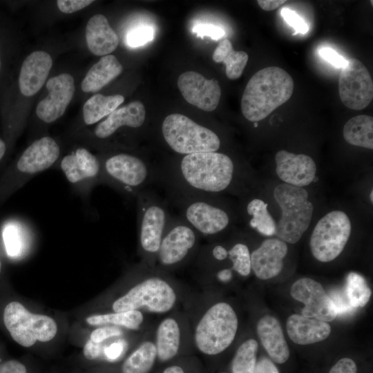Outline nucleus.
<instances>
[{
  "mask_svg": "<svg viewBox=\"0 0 373 373\" xmlns=\"http://www.w3.org/2000/svg\"><path fill=\"white\" fill-rule=\"evenodd\" d=\"M238 169L228 155L203 152L180 155L160 169L169 193L217 195L233 186Z\"/></svg>",
  "mask_w": 373,
  "mask_h": 373,
  "instance_id": "1",
  "label": "nucleus"
},
{
  "mask_svg": "<svg viewBox=\"0 0 373 373\" xmlns=\"http://www.w3.org/2000/svg\"><path fill=\"white\" fill-rule=\"evenodd\" d=\"M294 81L284 69L270 66L249 79L241 99V111L249 122L266 118L292 95Z\"/></svg>",
  "mask_w": 373,
  "mask_h": 373,
  "instance_id": "2",
  "label": "nucleus"
},
{
  "mask_svg": "<svg viewBox=\"0 0 373 373\" xmlns=\"http://www.w3.org/2000/svg\"><path fill=\"white\" fill-rule=\"evenodd\" d=\"M98 157L102 183L128 198H136L158 176L157 169L132 153L117 152Z\"/></svg>",
  "mask_w": 373,
  "mask_h": 373,
  "instance_id": "3",
  "label": "nucleus"
},
{
  "mask_svg": "<svg viewBox=\"0 0 373 373\" xmlns=\"http://www.w3.org/2000/svg\"><path fill=\"white\" fill-rule=\"evenodd\" d=\"M169 197L179 210L180 216L199 235L213 237L231 225V214L216 195L170 193Z\"/></svg>",
  "mask_w": 373,
  "mask_h": 373,
  "instance_id": "4",
  "label": "nucleus"
},
{
  "mask_svg": "<svg viewBox=\"0 0 373 373\" xmlns=\"http://www.w3.org/2000/svg\"><path fill=\"white\" fill-rule=\"evenodd\" d=\"M160 131L166 144L180 155L218 151L221 146L215 131L180 113L167 115Z\"/></svg>",
  "mask_w": 373,
  "mask_h": 373,
  "instance_id": "5",
  "label": "nucleus"
},
{
  "mask_svg": "<svg viewBox=\"0 0 373 373\" xmlns=\"http://www.w3.org/2000/svg\"><path fill=\"white\" fill-rule=\"evenodd\" d=\"M274 198L281 209V217L276 223V236L289 244L298 242L308 229L314 212L308 191L285 183L277 185Z\"/></svg>",
  "mask_w": 373,
  "mask_h": 373,
  "instance_id": "6",
  "label": "nucleus"
},
{
  "mask_svg": "<svg viewBox=\"0 0 373 373\" xmlns=\"http://www.w3.org/2000/svg\"><path fill=\"white\" fill-rule=\"evenodd\" d=\"M238 318L230 305L218 303L202 316L194 334L197 348L203 354L216 355L233 342L238 329Z\"/></svg>",
  "mask_w": 373,
  "mask_h": 373,
  "instance_id": "7",
  "label": "nucleus"
},
{
  "mask_svg": "<svg viewBox=\"0 0 373 373\" xmlns=\"http://www.w3.org/2000/svg\"><path fill=\"white\" fill-rule=\"evenodd\" d=\"M140 248L147 258H157L160 245L171 216L166 203L155 192L142 191L136 198Z\"/></svg>",
  "mask_w": 373,
  "mask_h": 373,
  "instance_id": "8",
  "label": "nucleus"
},
{
  "mask_svg": "<svg viewBox=\"0 0 373 373\" xmlns=\"http://www.w3.org/2000/svg\"><path fill=\"white\" fill-rule=\"evenodd\" d=\"M3 323L12 338L23 347L52 340L57 332L50 317L30 312L21 303L11 302L3 311Z\"/></svg>",
  "mask_w": 373,
  "mask_h": 373,
  "instance_id": "9",
  "label": "nucleus"
},
{
  "mask_svg": "<svg viewBox=\"0 0 373 373\" xmlns=\"http://www.w3.org/2000/svg\"><path fill=\"white\" fill-rule=\"evenodd\" d=\"M352 232V223L347 213L334 210L322 217L311 235L309 246L313 256L328 262L343 251Z\"/></svg>",
  "mask_w": 373,
  "mask_h": 373,
  "instance_id": "10",
  "label": "nucleus"
},
{
  "mask_svg": "<svg viewBox=\"0 0 373 373\" xmlns=\"http://www.w3.org/2000/svg\"><path fill=\"white\" fill-rule=\"evenodd\" d=\"M176 301L172 287L158 276H151L139 283L113 304L114 312L145 309L154 313L171 310Z\"/></svg>",
  "mask_w": 373,
  "mask_h": 373,
  "instance_id": "11",
  "label": "nucleus"
},
{
  "mask_svg": "<svg viewBox=\"0 0 373 373\" xmlns=\"http://www.w3.org/2000/svg\"><path fill=\"white\" fill-rule=\"evenodd\" d=\"M60 146L51 137L35 140L21 154L12 169L9 187L18 188L37 174L56 163L60 157Z\"/></svg>",
  "mask_w": 373,
  "mask_h": 373,
  "instance_id": "12",
  "label": "nucleus"
},
{
  "mask_svg": "<svg viewBox=\"0 0 373 373\" xmlns=\"http://www.w3.org/2000/svg\"><path fill=\"white\" fill-rule=\"evenodd\" d=\"M57 164L70 186L85 199L96 185L102 184L99 157L84 147L64 155Z\"/></svg>",
  "mask_w": 373,
  "mask_h": 373,
  "instance_id": "13",
  "label": "nucleus"
},
{
  "mask_svg": "<svg viewBox=\"0 0 373 373\" xmlns=\"http://www.w3.org/2000/svg\"><path fill=\"white\" fill-rule=\"evenodd\" d=\"M199 236L182 217L171 216L157 254L160 264L173 267L182 262L195 249Z\"/></svg>",
  "mask_w": 373,
  "mask_h": 373,
  "instance_id": "14",
  "label": "nucleus"
},
{
  "mask_svg": "<svg viewBox=\"0 0 373 373\" xmlns=\"http://www.w3.org/2000/svg\"><path fill=\"white\" fill-rule=\"evenodd\" d=\"M338 93L343 104L353 110L366 108L373 99V82L365 65L352 58L341 71Z\"/></svg>",
  "mask_w": 373,
  "mask_h": 373,
  "instance_id": "15",
  "label": "nucleus"
},
{
  "mask_svg": "<svg viewBox=\"0 0 373 373\" xmlns=\"http://www.w3.org/2000/svg\"><path fill=\"white\" fill-rule=\"evenodd\" d=\"M291 297L305 305L302 315L325 322L333 321L336 311L329 295L323 286L309 278L297 280L291 286Z\"/></svg>",
  "mask_w": 373,
  "mask_h": 373,
  "instance_id": "16",
  "label": "nucleus"
},
{
  "mask_svg": "<svg viewBox=\"0 0 373 373\" xmlns=\"http://www.w3.org/2000/svg\"><path fill=\"white\" fill-rule=\"evenodd\" d=\"M178 86L187 102L202 111H213L218 106L221 88L215 79H207L198 73L186 71L179 76Z\"/></svg>",
  "mask_w": 373,
  "mask_h": 373,
  "instance_id": "17",
  "label": "nucleus"
},
{
  "mask_svg": "<svg viewBox=\"0 0 373 373\" xmlns=\"http://www.w3.org/2000/svg\"><path fill=\"white\" fill-rule=\"evenodd\" d=\"M48 95L37 105L36 114L46 124L61 117L70 104L75 90L74 78L63 73L52 77L46 83Z\"/></svg>",
  "mask_w": 373,
  "mask_h": 373,
  "instance_id": "18",
  "label": "nucleus"
},
{
  "mask_svg": "<svg viewBox=\"0 0 373 373\" xmlns=\"http://www.w3.org/2000/svg\"><path fill=\"white\" fill-rule=\"evenodd\" d=\"M276 172L283 183L303 187L310 184L316 174V165L312 157L278 151L275 156Z\"/></svg>",
  "mask_w": 373,
  "mask_h": 373,
  "instance_id": "19",
  "label": "nucleus"
},
{
  "mask_svg": "<svg viewBox=\"0 0 373 373\" xmlns=\"http://www.w3.org/2000/svg\"><path fill=\"white\" fill-rule=\"evenodd\" d=\"M145 119L144 104L140 101H135L112 112L95 126L93 134L98 140H106L122 128L137 129L142 127Z\"/></svg>",
  "mask_w": 373,
  "mask_h": 373,
  "instance_id": "20",
  "label": "nucleus"
},
{
  "mask_svg": "<svg viewBox=\"0 0 373 373\" xmlns=\"http://www.w3.org/2000/svg\"><path fill=\"white\" fill-rule=\"evenodd\" d=\"M287 251L284 241L278 238L267 239L251 254V269L261 280L272 278L281 271Z\"/></svg>",
  "mask_w": 373,
  "mask_h": 373,
  "instance_id": "21",
  "label": "nucleus"
},
{
  "mask_svg": "<svg viewBox=\"0 0 373 373\" xmlns=\"http://www.w3.org/2000/svg\"><path fill=\"white\" fill-rule=\"evenodd\" d=\"M52 66L51 56L46 52L37 50L23 60L18 75L17 84L20 93L30 97L37 93L45 83Z\"/></svg>",
  "mask_w": 373,
  "mask_h": 373,
  "instance_id": "22",
  "label": "nucleus"
},
{
  "mask_svg": "<svg viewBox=\"0 0 373 373\" xmlns=\"http://www.w3.org/2000/svg\"><path fill=\"white\" fill-rule=\"evenodd\" d=\"M86 40L89 50L95 55L105 56L113 52L119 38L108 19L101 14L93 15L86 27Z\"/></svg>",
  "mask_w": 373,
  "mask_h": 373,
  "instance_id": "23",
  "label": "nucleus"
},
{
  "mask_svg": "<svg viewBox=\"0 0 373 373\" xmlns=\"http://www.w3.org/2000/svg\"><path fill=\"white\" fill-rule=\"evenodd\" d=\"M287 331L294 343L309 345L326 339L330 334L331 327L327 322L292 314L287 321Z\"/></svg>",
  "mask_w": 373,
  "mask_h": 373,
  "instance_id": "24",
  "label": "nucleus"
},
{
  "mask_svg": "<svg viewBox=\"0 0 373 373\" xmlns=\"http://www.w3.org/2000/svg\"><path fill=\"white\" fill-rule=\"evenodd\" d=\"M259 338L270 357L283 363L289 357V350L278 319L269 315L262 316L257 324Z\"/></svg>",
  "mask_w": 373,
  "mask_h": 373,
  "instance_id": "25",
  "label": "nucleus"
},
{
  "mask_svg": "<svg viewBox=\"0 0 373 373\" xmlns=\"http://www.w3.org/2000/svg\"><path fill=\"white\" fill-rule=\"evenodd\" d=\"M123 70L115 56H103L87 72L82 82V89L86 93H95L119 76Z\"/></svg>",
  "mask_w": 373,
  "mask_h": 373,
  "instance_id": "26",
  "label": "nucleus"
},
{
  "mask_svg": "<svg viewBox=\"0 0 373 373\" xmlns=\"http://www.w3.org/2000/svg\"><path fill=\"white\" fill-rule=\"evenodd\" d=\"M180 344V330L177 321L172 318L164 319L156 332L155 347L157 356L162 361L173 358Z\"/></svg>",
  "mask_w": 373,
  "mask_h": 373,
  "instance_id": "27",
  "label": "nucleus"
},
{
  "mask_svg": "<svg viewBox=\"0 0 373 373\" xmlns=\"http://www.w3.org/2000/svg\"><path fill=\"white\" fill-rule=\"evenodd\" d=\"M343 135L350 144L373 149V118L359 115L350 119L344 125Z\"/></svg>",
  "mask_w": 373,
  "mask_h": 373,
  "instance_id": "28",
  "label": "nucleus"
},
{
  "mask_svg": "<svg viewBox=\"0 0 373 373\" xmlns=\"http://www.w3.org/2000/svg\"><path fill=\"white\" fill-rule=\"evenodd\" d=\"M212 58L217 63H224L227 77L234 80L242 75L249 56L245 51L234 50L231 41L225 39L218 44L213 52Z\"/></svg>",
  "mask_w": 373,
  "mask_h": 373,
  "instance_id": "29",
  "label": "nucleus"
},
{
  "mask_svg": "<svg viewBox=\"0 0 373 373\" xmlns=\"http://www.w3.org/2000/svg\"><path fill=\"white\" fill-rule=\"evenodd\" d=\"M124 97L121 95L105 96L95 94L90 97L83 107V120L86 125H92L112 112L123 103Z\"/></svg>",
  "mask_w": 373,
  "mask_h": 373,
  "instance_id": "30",
  "label": "nucleus"
},
{
  "mask_svg": "<svg viewBox=\"0 0 373 373\" xmlns=\"http://www.w3.org/2000/svg\"><path fill=\"white\" fill-rule=\"evenodd\" d=\"M249 226L265 236L276 234V222L269 213L267 204L260 198L249 200L245 206Z\"/></svg>",
  "mask_w": 373,
  "mask_h": 373,
  "instance_id": "31",
  "label": "nucleus"
},
{
  "mask_svg": "<svg viewBox=\"0 0 373 373\" xmlns=\"http://www.w3.org/2000/svg\"><path fill=\"white\" fill-rule=\"evenodd\" d=\"M157 351L155 344L145 341L124 362L122 373H148L152 368Z\"/></svg>",
  "mask_w": 373,
  "mask_h": 373,
  "instance_id": "32",
  "label": "nucleus"
},
{
  "mask_svg": "<svg viewBox=\"0 0 373 373\" xmlns=\"http://www.w3.org/2000/svg\"><path fill=\"white\" fill-rule=\"evenodd\" d=\"M144 319L140 310H131L123 312L93 315L86 318V321L90 325H114L122 326L130 329H137Z\"/></svg>",
  "mask_w": 373,
  "mask_h": 373,
  "instance_id": "33",
  "label": "nucleus"
},
{
  "mask_svg": "<svg viewBox=\"0 0 373 373\" xmlns=\"http://www.w3.org/2000/svg\"><path fill=\"white\" fill-rule=\"evenodd\" d=\"M258 347L257 341L252 338L242 343L233 358L232 373H254Z\"/></svg>",
  "mask_w": 373,
  "mask_h": 373,
  "instance_id": "34",
  "label": "nucleus"
},
{
  "mask_svg": "<svg viewBox=\"0 0 373 373\" xmlns=\"http://www.w3.org/2000/svg\"><path fill=\"white\" fill-rule=\"evenodd\" d=\"M344 290L351 306L354 309L364 307L371 296V290L365 280L356 273H350L347 276Z\"/></svg>",
  "mask_w": 373,
  "mask_h": 373,
  "instance_id": "35",
  "label": "nucleus"
},
{
  "mask_svg": "<svg viewBox=\"0 0 373 373\" xmlns=\"http://www.w3.org/2000/svg\"><path fill=\"white\" fill-rule=\"evenodd\" d=\"M228 255L232 263L231 269L243 276L251 273V253L247 245L242 242L234 244L228 250Z\"/></svg>",
  "mask_w": 373,
  "mask_h": 373,
  "instance_id": "36",
  "label": "nucleus"
},
{
  "mask_svg": "<svg viewBox=\"0 0 373 373\" xmlns=\"http://www.w3.org/2000/svg\"><path fill=\"white\" fill-rule=\"evenodd\" d=\"M155 29L149 25H137L131 28L125 37L126 45L131 48H137L153 40Z\"/></svg>",
  "mask_w": 373,
  "mask_h": 373,
  "instance_id": "37",
  "label": "nucleus"
},
{
  "mask_svg": "<svg viewBox=\"0 0 373 373\" xmlns=\"http://www.w3.org/2000/svg\"><path fill=\"white\" fill-rule=\"evenodd\" d=\"M3 241L7 254L11 257L18 256L21 249V240L19 231L13 226H7L3 231Z\"/></svg>",
  "mask_w": 373,
  "mask_h": 373,
  "instance_id": "38",
  "label": "nucleus"
},
{
  "mask_svg": "<svg viewBox=\"0 0 373 373\" xmlns=\"http://www.w3.org/2000/svg\"><path fill=\"white\" fill-rule=\"evenodd\" d=\"M281 16L294 29L295 32L293 33L294 35L298 33L305 34L308 32L309 27L307 23L295 11L288 8H283L281 10Z\"/></svg>",
  "mask_w": 373,
  "mask_h": 373,
  "instance_id": "39",
  "label": "nucleus"
},
{
  "mask_svg": "<svg viewBox=\"0 0 373 373\" xmlns=\"http://www.w3.org/2000/svg\"><path fill=\"white\" fill-rule=\"evenodd\" d=\"M329 296L333 302L337 315L347 314L355 309L351 306L344 289L332 290Z\"/></svg>",
  "mask_w": 373,
  "mask_h": 373,
  "instance_id": "40",
  "label": "nucleus"
},
{
  "mask_svg": "<svg viewBox=\"0 0 373 373\" xmlns=\"http://www.w3.org/2000/svg\"><path fill=\"white\" fill-rule=\"evenodd\" d=\"M192 32L199 37H209L213 40L222 39L225 32L220 27L207 23H199L192 28Z\"/></svg>",
  "mask_w": 373,
  "mask_h": 373,
  "instance_id": "41",
  "label": "nucleus"
},
{
  "mask_svg": "<svg viewBox=\"0 0 373 373\" xmlns=\"http://www.w3.org/2000/svg\"><path fill=\"white\" fill-rule=\"evenodd\" d=\"M122 334L121 329L116 327L106 326L95 329L90 336V340L96 343H102L106 339Z\"/></svg>",
  "mask_w": 373,
  "mask_h": 373,
  "instance_id": "42",
  "label": "nucleus"
},
{
  "mask_svg": "<svg viewBox=\"0 0 373 373\" xmlns=\"http://www.w3.org/2000/svg\"><path fill=\"white\" fill-rule=\"evenodd\" d=\"M93 2L91 0H59L57 4L60 11L70 14L87 7Z\"/></svg>",
  "mask_w": 373,
  "mask_h": 373,
  "instance_id": "43",
  "label": "nucleus"
},
{
  "mask_svg": "<svg viewBox=\"0 0 373 373\" xmlns=\"http://www.w3.org/2000/svg\"><path fill=\"white\" fill-rule=\"evenodd\" d=\"M319 55L336 68H343L346 66L347 60L339 55L333 48L323 47L319 50Z\"/></svg>",
  "mask_w": 373,
  "mask_h": 373,
  "instance_id": "44",
  "label": "nucleus"
},
{
  "mask_svg": "<svg viewBox=\"0 0 373 373\" xmlns=\"http://www.w3.org/2000/svg\"><path fill=\"white\" fill-rule=\"evenodd\" d=\"M357 367L349 358L340 359L330 370L329 373H356Z\"/></svg>",
  "mask_w": 373,
  "mask_h": 373,
  "instance_id": "45",
  "label": "nucleus"
},
{
  "mask_svg": "<svg viewBox=\"0 0 373 373\" xmlns=\"http://www.w3.org/2000/svg\"><path fill=\"white\" fill-rule=\"evenodd\" d=\"M102 343H96L89 339L84 347L83 353L84 356L89 360L99 358L102 352H104Z\"/></svg>",
  "mask_w": 373,
  "mask_h": 373,
  "instance_id": "46",
  "label": "nucleus"
},
{
  "mask_svg": "<svg viewBox=\"0 0 373 373\" xmlns=\"http://www.w3.org/2000/svg\"><path fill=\"white\" fill-rule=\"evenodd\" d=\"M125 343L122 341H116L104 349V354L107 360L113 361L117 359L123 353Z\"/></svg>",
  "mask_w": 373,
  "mask_h": 373,
  "instance_id": "47",
  "label": "nucleus"
},
{
  "mask_svg": "<svg viewBox=\"0 0 373 373\" xmlns=\"http://www.w3.org/2000/svg\"><path fill=\"white\" fill-rule=\"evenodd\" d=\"M0 373H27V372L21 363L10 360L0 364Z\"/></svg>",
  "mask_w": 373,
  "mask_h": 373,
  "instance_id": "48",
  "label": "nucleus"
},
{
  "mask_svg": "<svg viewBox=\"0 0 373 373\" xmlns=\"http://www.w3.org/2000/svg\"><path fill=\"white\" fill-rule=\"evenodd\" d=\"M254 373H279L277 367L267 358H262L256 363Z\"/></svg>",
  "mask_w": 373,
  "mask_h": 373,
  "instance_id": "49",
  "label": "nucleus"
},
{
  "mask_svg": "<svg viewBox=\"0 0 373 373\" xmlns=\"http://www.w3.org/2000/svg\"><path fill=\"white\" fill-rule=\"evenodd\" d=\"M211 255L217 261L228 258V250L222 245H216L211 249Z\"/></svg>",
  "mask_w": 373,
  "mask_h": 373,
  "instance_id": "50",
  "label": "nucleus"
},
{
  "mask_svg": "<svg viewBox=\"0 0 373 373\" xmlns=\"http://www.w3.org/2000/svg\"><path fill=\"white\" fill-rule=\"evenodd\" d=\"M285 0H258L257 3L258 6L265 11L274 10L281 6Z\"/></svg>",
  "mask_w": 373,
  "mask_h": 373,
  "instance_id": "51",
  "label": "nucleus"
},
{
  "mask_svg": "<svg viewBox=\"0 0 373 373\" xmlns=\"http://www.w3.org/2000/svg\"><path fill=\"white\" fill-rule=\"evenodd\" d=\"M217 278L222 282H228L232 278L231 269H222L218 271Z\"/></svg>",
  "mask_w": 373,
  "mask_h": 373,
  "instance_id": "52",
  "label": "nucleus"
},
{
  "mask_svg": "<svg viewBox=\"0 0 373 373\" xmlns=\"http://www.w3.org/2000/svg\"><path fill=\"white\" fill-rule=\"evenodd\" d=\"M163 373H184L182 368L178 365H172L166 367Z\"/></svg>",
  "mask_w": 373,
  "mask_h": 373,
  "instance_id": "53",
  "label": "nucleus"
},
{
  "mask_svg": "<svg viewBox=\"0 0 373 373\" xmlns=\"http://www.w3.org/2000/svg\"><path fill=\"white\" fill-rule=\"evenodd\" d=\"M7 151V144L6 142L0 138V162L3 159Z\"/></svg>",
  "mask_w": 373,
  "mask_h": 373,
  "instance_id": "54",
  "label": "nucleus"
},
{
  "mask_svg": "<svg viewBox=\"0 0 373 373\" xmlns=\"http://www.w3.org/2000/svg\"><path fill=\"white\" fill-rule=\"evenodd\" d=\"M3 52H2L1 46V44H0V75H1L2 69H3Z\"/></svg>",
  "mask_w": 373,
  "mask_h": 373,
  "instance_id": "55",
  "label": "nucleus"
},
{
  "mask_svg": "<svg viewBox=\"0 0 373 373\" xmlns=\"http://www.w3.org/2000/svg\"><path fill=\"white\" fill-rule=\"evenodd\" d=\"M370 198L371 202H373V191L372 190L371 191Z\"/></svg>",
  "mask_w": 373,
  "mask_h": 373,
  "instance_id": "56",
  "label": "nucleus"
},
{
  "mask_svg": "<svg viewBox=\"0 0 373 373\" xmlns=\"http://www.w3.org/2000/svg\"><path fill=\"white\" fill-rule=\"evenodd\" d=\"M1 266H2V265H1V260H0V273H1Z\"/></svg>",
  "mask_w": 373,
  "mask_h": 373,
  "instance_id": "57",
  "label": "nucleus"
},
{
  "mask_svg": "<svg viewBox=\"0 0 373 373\" xmlns=\"http://www.w3.org/2000/svg\"><path fill=\"white\" fill-rule=\"evenodd\" d=\"M221 373H226V372H221Z\"/></svg>",
  "mask_w": 373,
  "mask_h": 373,
  "instance_id": "58",
  "label": "nucleus"
},
{
  "mask_svg": "<svg viewBox=\"0 0 373 373\" xmlns=\"http://www.w3.org/2000/svg\"><path fill=\"white\" fill-rule=\"evenodd\" d=\"M0 362H1V358H0Z\"/></svg>",
  "mask_w": 373,
  "mask_h": 373,
  "instance_id": "59",
  "label": "nucleus"
}]
</instances>
